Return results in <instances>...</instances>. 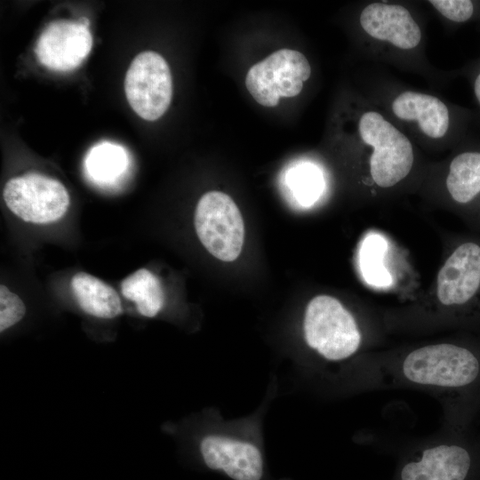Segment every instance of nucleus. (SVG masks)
Returning a JSON list of instances; mask_svg holds the SVG:
<instances>
[{"instance_id":"f257e3e1","label":"nucleus","mask_w":480,"mask_h":480,"mask_svg":"<svg viewBox=\"0 0 480 480\" xmlns=\"http://www.w3.org/2000/svg\"><path fill=\"white\" fill-rule=\"evenodd\" d=\"M357 390L412 389L436 398L442 428L468 431L480 414V340L367 354L350 367Z\"/></svg>"},{"instance_id":"f03ea898","label":"nucleus","mask_w":480,"mask_h":480,"mask_svg":"<svg viewBox=\"0 0 480 480\" xmlns=\"http://www.w3.org/2000/svg\"><path fill=\"white\" fill-rule=\"evenodd\" d=\"M390 480H480V435L441 428L408 444Z\"/></svg>"},{"instance_id":"7ed1b4c3","label":"nucleus","mask_w":480,"mask_h":480,"mask_svg":"<svg viewBox=\"0 0 480 480\" xmlns=\"http://www.w3.org/2000/svg\"><path fill=\"white\" fill-rule=\"evenodd\" d=\"M436 299L441 310L434 319L467 328L480 325V240L460 242L446 259L436 278Z\"/></svg>"},{"instance_id":"20e7f679","label":"nucleus","mask_w":480,"mask_h":480,"mask_svg":"<svg viewBox=\"0 0 480 480\" xmlns=\"http://www.w3.org/2000/svg\"><path fill=\"white\" fill-rule=\"evenodd\" d=\"M303 331L308 346L328 362L355 356L364 340L355 316L339 300L329 295L316 296L308 302Z\"/></svg>"},{"instance_id":"39448f33","label":"nucleus","mask_w":480,"mask_h":480,"mask_svg":"<svg viewBox=\"0 0 480 480\" xmlns=\"http://www.w3.org/2000/svg\"><path fill=\"white\" fill-rule=\"evenodd\" d=\"M358 132L373 151L370 156L372 180L380 188H390L404 180L413 164V149L409 139L376 111L364 113Z\"/></svg>"},{"instance_id":"423d86ee","label":"nucleus","mask_w":480,"mask_h":480,"mask_svg":"<svg viewBox=\"0 0 480 480\" xmlns=\"http://www.w3.org/2000/svg\"><path fill=\"white\" fill-rule=\"evenodd\" d=\"M196 235L205 249L223 261L235 260L244 238L241 212L227 194L210 191L199 199L195 212Z\"/></svg>"},{"instance_id":"0eeeda50","label":"nucleus","mask_w":480,"mask_h":480,"mask_svg":"<svg viewBox=\"0 0 480 480\" xmlns=\"http://www.w3.org/2000/svg\"><path fill=\"white\" fill-rule=\"evenodd\" d=\"M310 75V65L301 52L281 49L248 70L245 85L259 104L271 108L280 98L297 96Z\"/></svg>"},{"instance_id":"6e6552de","label":"nucleus","mask_w":480,"mask_h":480,"mask_svg":"<svg viewBox=\"0 0 480 480\" xmlns=\"http://www.w3.org/2000/svg\"><path fill=\"white\" fill-rule=\"evenodd\" d=\"M126 99L141 118L155 121L168 109L172 97V79L166 60L147 51L132 61L124 79Z\"/></svg>"},{"instance_id":"1a4fd4ad","label":"nucleus","mask_w":480,"mask_h":480,"mask_svg":"<svg viewBox=\"0 0 480 480\" xmlns=\"http://www.w3.org/2000/svg\"><path fill=\"white\" fill-rule=\"evenodd\" d=\"M9 210L21 220L44 224L58 220L67 212L69 196L59 180L38 173L9 180L3 191Z\"/></svg>"},{"instance_id":"9d476101","label":"nucleus","mask_w":480,"mask_h":480,"mask_svg":"<svg viewBox=\"0 0 480 480\" xmlns=\"http://www.w3.org/2000/svg\"><path fill=\"white\" fill-rule=\"evenodd\" d=\"M92 46L89 20L83 17L49 23L41 33L35 51L42 65L53 71L67 72L82 64Z\"/></svg>"},{"instance_id":"9b49d317","label":"nucleus","mask_w":480,"mask_h":480,"mask_svg":"<svg viewBox=\"0 0 480 480\" xmlns=\"http://www.w3.org/2000/svg\"><path fill=\"white\" fill-rule=\"evenodd\" d=\"M200 449L205 464L212 469H221L235 480L261 478V454L250 443L211 435L202 440Z\"/></svg>"},{"instance_id":"f8f14e48","label":"nucleus","mask_w":480,"mask_h":480,"mask_svg":"<svg viewBox=\"0 0 480 480\" xmlns=\"http://www.w3.org/2000/svg\"><path fill=\"white\" fill-rule=\"evenodd\" d=\"M360 24L370 36L403 50L416 47L421 39L419 25L400 4H370L361 12Z\"/></svg>"},{"instance_id":"ddd939ff","label":"nucleus","mask_w":480,"mask_h":480,"mask_svg":"<svg viewBox=\"0 0 480 480\" xmlns=\"http://www.w3.org/2000/svg\"><path fill=\"white\" fill-rule=\"evenodd\" d=\"M391 107L399 119L418 122L420 131L428 137L440 139L448 131L449 111L437 97L405 91L395 98Z\"/></svg>"},{"instance_id":"4468645a","label":"nucleus","mask_w":480,"mask_h":480,"mask_svg":"<svg viewBox=\"0 0 480 480\" xmlns=\"http://www.w3.org/2000/svg\"><path fill=\"white\" fill-rule=\"evenodd\" d=\"M71 286L79 306L85 313L100 318H114L123 312L116 290L99 278L78 272L73 276Z\"/></svg>"},{"instance_id":"2eb2a0df","label":"nucleus","mask_w":480,"mask_h":480,"mask_svg":"<svg viewBox=\"0 0 480 480\" xmlns=\"http://www.w3.org/2000/svg\"><path fill=\"white\" fill-rule=\"evenodd\" d=\"M445 185L455 203L474 205L480 199V152L466 151L457 155L449 165Z\"/></svg>"},{"instance_id":"dca6fc26","label":"nucleus","mask_w":480,"mask_h":480,"mask_svg":"<svg viewBox=\"0 0 480 480\" xmlns=\"http://www.w3.org/2000/svg\"><path fill=\"white\" fill-rule=\"evenodd\" d=\"M124 297L136 304L139 313L147 317L155 316L163 308L164 291L158 277L146 268H140L121 284Z\"/></svg>"},{"instance_id":"f3484780","label":"nucleus","mask_w":480,"mask_h":480,"mask_svg":"<svg viewBox=\"0 0 480 480\" xmlns=\"http://www.w3.org/2000/svg\"><path fill=\"white\" fill-rule=\"evenodd\" d=\"M84 166L91 180L100 185H109L126 171L127 153L122 146L104 141L90 149Z\"/></svg>"},{"instance_id":"a211bd4d","label":"nucleus","mask_w":480,"mask_h":480,"mask_svg":"<svg viewBox=\"0 0 480 480\" xmlns=\"http://www.w3.org/2000/svg\"><path fill=\"white\" fill-rule=\"evenodd\" d=\"M387 246L385 238L379 234L368 235L361 244V272L364 279L371 285L385 287L391 284V276L383 264Z\"/></svg>"},{"instance_id":"6ab92c4d","label":"nucleus","mask_w":480,"mask_h":480,"mask_svg":"<svg viewBox=\"0 0 480 480\" xmlns=\"http://www.w3.org/2000/svg\"><path fill=\"white\" fill-rule=\"evenodd\" d=\"M286 179L295 199L304 206L312 204L323 188L321 173L311 164H304L292 167Z\"/></svg>"},{"instance_id":"aec40b11","label":"nucleus","mask_w":480,"mask_h":480,"mask_svg":"<svg viewBox=\"0 0 480 480\" xmlns=\"http://www.w3.org/2000/svg\"><path fill=\"white\" fill-rule=\"evenodd\" d=\"M26 307L22 300L5 285H0V331L4 332L22 319Z\"/></svg>"},{"instance_id":"412c9836","label":"nucleus","mask_w":480,"mask_h":480,"mask_svg":"<svg viewBox=\"0 0 480 480\" xmlns=\"http://www.w3.org/2000/svg\"><path fill=\"white\" fill-rule=\"evenodd\" d=\"M429 3L443 16L454 22H464L474 12V4L468 0H431Z\"/></svg>"},{"instance_id":"4be33fe9","label":"nucleus","mask_w":480,"mask_h":480,"mask_svg":"<svg viewBox=\"0 0 480 480\" xmlns=\"http://www.w3.org/2000/svg\"><path fill=\"white\" fill-rule=\"evenodd\" d=\"M474 91L476 97L480 103V74L476 76L475 84H474Z\"/></svg>"}]
</instances>
